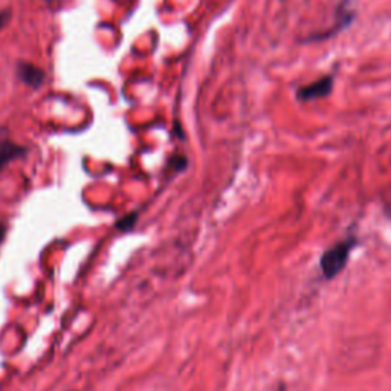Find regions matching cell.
Segmentation results:
<instances>
[{"mask_svg": "<svg viewBox=\"0 0 391 391\" xmlns=\"http://www.w3.org/2000/svg\"><path fill=\"white\" fill-rule=\"evenodd\" d=\"M15 74H17L20 81L28 84V86L33 89H38L44 83L43 69H40L35 65L26 63V61H20V63H17Z\"/></svg>", "mask_w": 391, "mask_h": 391, "instance_id": "cell-3", "label": "cell"}, {"mask_svg": "<svg viewBox=\"0 0 391 391\" xmlns=\"http://www.w3.org/2000/svg\"><path fill=\"white\" fill-rule=\"evenodd\" d=\"M138 217H140V214H138L136 211H135V213H130V214H126L124 217H121V219L117 222V224H115V228H117L118 231H122V233L132 231V229H133L135 225H136Z\"/></svg>", "mask_w": 391, "mask_h": 391, "instance_id": "cell-5", "label": "cell"}, {"mask_svg": "<svg viewBox=\"0 0 391 391\" xmlns=\"http://www.w3.org/2000/svg\"><path fill=\"white\" fill-rule=\"evenodd\" d=\"M11 19V11L10 10H5V11H0V31L5 28V25Z\"/></svg>", "mask_w": 391, "mask_h": 391, "instance_id": "cell-6", "label": "cell"}, {"mask_svg": "<svg viewBox=\"0 0 391 391\" xmlns=\"http://www.w3.org/2000/svg\"><path fill=\"white\" fill-rule=\"evenodd\" d=\"M46 2H53V0H46Z\"/></svg>", "mask_w": 391, "mask_h": 391, "instance_id": "cell-8", "label": "cell"}, {"mask_svg": "<svg viewBox=\"0 0 391 391\" xmlns=\"http://www.w3.org/2000/svg\"><path fill=\"white\" fill-rule=\"evenodd\" d=\"M6 233H8V228H6V225L3 224V222H0V244L3 243L5 237H6Z\"/></svg>", "mask_w": 391, "mask_h": 391, "instance_id": "cell-7", "label": "cell"}, {"mask_svg": "<svg viewBox=\"0 0 391 391\" xmlns=\"http://www.w3.org/2000/svg\"><path fill=\"white\" fill-rule=\"evenodd\" d=\"M332 89H333V78L332 76H324V78H319L315 83L309 84V86L298 90V98L304 99V101L315 98H324L331 94Z\"/></svg>", "mask_w": 391, "mask_h": 391, "instance_id": "cell-4", "label": "cell"}, {"mask_svg": "<svg viewBox=\"0 0 391 391\" xmlns=\"http://www.w3.org/2000/svg\"><path fill=\"white\" fill-rule=\"evenodd\" d=\"M28 149L23 145L14 142L5 128H0V172L5 170L8 164L14 160L25 158Z\"/></svg>", "mask_w": 391, "mask_h": 391, "instance_id": "cell-2", "label": "cell"}, {"mask_svg": "<svg viewBox=\"0 0 391 391\" xmlns=\"http://www.w3.org/2000/svg\"><path fill=\"white\" fill-rule=\"evenodd\" d=\"M358 244L355 237H349V239L332 244L331 248H327L323 256L319 258V267L323 272L326 280H332L338 275L344 267L347 266L350 252Z\"/></svg>", "mask_w": 391, "mask_h": 391, "instance_id": "cell-1", "label": "cell"}]
</instances>
